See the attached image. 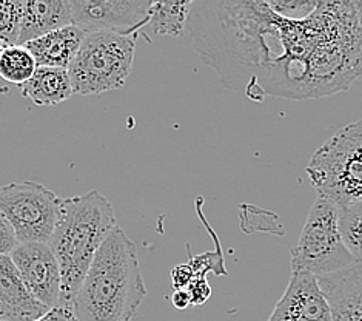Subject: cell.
Returning <instances> with one entry per match:
<instances>
[{
  "instance_id": "cell-1",
  "label": "cell",
  "mask_w": 362,
  "mask_h": 321,
  "mask_svg": "<svg viewBox=\"0 0 362 321\" xmlns=\"http://www.w3.org/2000/svg\"><path fill=\"white\" fill-rule=\"evenodd\" d=\"M187 30L222 85L253 101L329 96L362 74V2H319L300 22L267 2H193Z\"/></svg>"
},
{
  "instance_id": "cell-2",
  "label": "cell",
  "mask_w": 362,
  "mask_h": 321,
  "mask_svg": "<svg viewBox=\"0 0 362 321\" xmlns=\"http://www.w3.org/2000/svg\"><path fill=\"white\" fill-rule=\"evenodd\" d=\"M145 297L136 244L116 225L85 275L74 314L79 321H133Z\"/></svg>"
},
{
  "instance_id": "cell-3",
  "label": "cell",
  "mask_w": 362,
  "mask_h": 321,
  "mask_svg": "<svg viewBox=\"0 0 362 321\" xmlns=\"http://www.w3.org/2000/svg\"><path fill=\"white\" fill-rule=\"evenodd\" d=\"M116 225L113 204L99 190L62 199L59 220L48 242L62 274L60 308L73 309L94 257Z\"/></svg>"
},
{
  "instance_id": "cell-4",
  "label": "cell",
  "mask_w": 362,
  "mask_h": 321,
  "mask_svg": "<svg viewBox=\"0 0 362 321\" xmlns=\"http://www.w3.org/2000/svg\"><path fill=\"white\" fill-rule=\"evenodd\" d=\"M305 170L319 198L338 207L362 201V119L322 144Z\"/></svg>"
},
{
  "instance_id": "cell-5",
  "label": "cell",
  "mask_w": 362,
  "mask_h": 321,
  "mask_svg": "<svg viewBox=\"0 0 362 321\" xmlns=\"http://www.w3.org/2000/svg\"><path fill=\"white\" fill-rule=\"evenodd\" d=\"M137 38L110 31L85 34L68 67L74 94L98 96L122 89L132 74Z\"/></svg>"
},
{
  "instance_id": "cell-6",
  "label": "cell",
  "mask_w": 362,
  "mask_h": 321,
  "mask_svg": "<svg viewBox=\"0 0 362 321\" xmlns=\"http://www.w3.org/2000/svg\"><path fill=\"white\" fill-rule=\"evenodd\" d=\"M338 213L339 207L329 199H315L298 244L290 252L291 272L322 278L356 264L341 237Z\"/></svg>"
},
{
  "instance_id": "cell-7",
  "label": "cell",
  "mask_w": 362,
  "mask_h": 321,
  "mask_svg": "<svg viewBox=\"0 0 362 321\" xmlns=\"http://www.w3.org/2000/svg\"><path fill=\"white\" fill-rule=\"evenodd\" d=\"M60 204L62 199L34 181L0 187V213L10 223L19 244H48L59 220Z\"/></svg>"
},
{
  "instance_id": "cell-8",
  "label": "cell",
  "mask_w": 362,
  "mask_h": 321,
  "mask_svg": "<svg viewBox=\"0 0 362 321\" xmlns=\"http://www.w3.org/2000/svg\"><path fill=\"white\" fill-rule=\"evenodd\" d=\"M151 0H68L73 25L85 34L110 31L139 36L148 27Z\"/></svg>"
},
{
  "instance_id": "cell-9",
  "label": "cell",
  "mask_w": 362,
  "mask_h": 321,
  "mask_svg": "<svg viewBox=\"0 0 362 321\" xmlns=\"http://www.w3.org/2000/svg\"><path fill=\"white\" fill-rule=\"evenodd\" d=\"M10 257L33 297L48 309L60 308L62 274L51 247L44 242H23Z\"/></svg>"
},
{
  "instance_id": "cell-10",
  "label": "cell",
  "mask_w": 362,
  "mask_h": 321,
  "mask_svg": "<svg viewBox=\"0 0 362 321\" xmlns=\"http://www.w3.org/2000/svg\"><path fill=\"white\" fill-rule=\"evenodd\" d=\"M267 321H334L332 308L315 275L291 272L282 298Z\"/></svg>"
},
{
  "instance_id": "cell-11",
  "label": "cell",
  "mask_w": 362,
  "mask_h": 321,
  "mask_svg": "<svg viewBox=\"0 0 362 321\" xmlns=\"http://www.w3.org/2000/svg\"><path fill=\"white\" fill-rule=\"evenodd\" d=\"M48 310L23 284L11 257H0V321H36Z\"/></svg>"
},
{
  "instance_id": "cell-12",
  "label": "cell",
  "mask_w": 362,
  "mask_h": 321,
  "mask_svg": "<svg viewBox=\"0 0 362 321\" xmlns=\"http://www.w3.org/2000/svg\"><path fill=\"white\" fill-rule=\"evenodd\" d=\"M334 321H362V264L317 278Z\"/></svg>"
},
{
  "instance_id": "cell-13",
  "label": "cell",
  "mask_w": 362,
  "mask_h": 321,
  "mask_svg": "<svg viewBox=\"0 0 362 321\" xmlns=\"http://www.w3.org/2000/svg\"><path fill=\"white\" fill-rule=\"evenodd\" d=\"M73 25L68 0H27L17 45H25L45 34Z\"/></svg>"
},
{
  "instance_id": "cell-14",
  "label": "cell",
  "mask_w": 362,
  "mask_h": 321,
  "mask_svg": "<svg viewBox=\"0 0 362 321\" xmlns=\"http://www.w3.org/2000/svg\"><path fill=\"white\" fill-rule=\"evenodd\" d=\"M83 38L85 33L79 27L70 25V27L51 31L45 36L25 43L23 47L33 55L37 67L66 68L68 70L81 48Z\"/></svg>"
},
{
  "instance_id": "cell-15",
  "label": "cell",
  "mask_w": 362,
  "mask_h": 321,
  "mask_svg": "<svg viewBox=\"0 0 362 321\" xmlns=\"http://www.w3.org/2000/svg\"><path fill=\"white\" fill-rule=\"evenodd\" d=\"M22 96L31 99L36 106L51 107L70 99L74 90L66 68L37 67L31 79L23 84Z\"/></svg>"
},
{
  "instance_id": "cell-16",
  "label": "cell",
  "mask_w": 362,
  "mask_h": 321,
  "mask_svg": "<svg viewBox=\"0 0 362 321\" xmlns=\"http://www.w3.org/2000/svg\"><path fill=\"white\" fill-rule=\"evenodd\" d=\"M193 2L175 0V2H153L150 5L148 27L156 36L179 38L187 28Z\"/></svg>"
},
{
  "instance_id": "cell-17",
  "label": "cell",
  "mask_w": 362,
  "mask_h": 321,
  "mask_svg": "<svg viewBox=\"0 0 362 321\" xmlns=\"http://www.w3.org/2000/svg\"><path fill=\"white\" fill-rule=\"evenodd\" d=\"M37 70L33 55L23 45L5 47L0 53V77L14 85L27 84Z\"/></svg>"
},
{
  "instance_id": "cell-18",
  "label": "cell",
  "mask_w": 362,
  "mask_h": 321,
  "mask_svg": "<svg viewBox=\"0 0 362 321\" xmlns=\"http://www.w3.org/2000/svg\"><path fill=\"white\" fill-rule=\"evenodd\" d=\"M338 220L344 244L355 261L362 264V201L341 205Z\"/></svg>"
},
{
  "instance_id": "cell-19",
  "label": "cell",
  "mask_w": 362,
  "mask_h": 321,
  "mask_svg": "<svg viewBox=\"0 0 362 321\" xmlns=\"http://www.w3.org/2000/svg\"><path fill=\"white\" fill-rule=\"evenodd\" d=\"M23 16L22 0H0V42L17 45Z\"/></svg>"
},
{
  "instance_id": "cell-20",
  "label": "cell",
  "mask_w": 362,
  "mask_h": 321,
  "mask_svg": "<svg viewBox=\"0 0 362 321\" xmlns=\"http://www.w3.org/2000/svg\"><path fill=\"white\" fill-rule=\"evenodd\" d=\"M267 5L282 19L300 22L308 19L317 10L319 2L316 0H267Z\"/></svg>"
},
{
  "instance_id": "cell-21",
  "label": "cell",
  "mask_w": 362,
  "mask_h": 321,
  "mask_svg": "<svg viewBox=\"0 0 362 321\" xmlns=\"http://www.w3.org/2000/svg\"><path fill=\"white\" fill-rule=\"evenodd\" d=\"M187 292L192 298V306H201L204 303L210 298L211 288L209 281H206L205 275H196L194 280L189 283L187 288Z\"/></svg>"
},
{
  "instance_id": "cell-22",
  "label": "cell",
  "mask_w": 362,
  "mask_h": 321,
  "mask_svg": "<svg viewBox=\"0 0 362 321\" xmlns=\"http://www.w3.org/2000/svg\"><path fill=\"white\" fill-rule=\"evenodd\" d=\"M17 244H19V242H17L13 227L10 223L4 218V215L0 213V257L11 255Z\"/></svg>"
},
{
  "instance_id": "cell-23",
  "label": "cell",
  "mask_w": 362,
  "mask_h": 321,
  "mask_svg": "<svg viewBox=\"0 0 362 321\" xmlns=\"http://www.w3.org/2000/svg\"><path fill=\"white\" fill-rule=\"evenodd\" d=\"M194 271L193 267L187 264H177L171 269V283H173L175 289H187L189 283L194 280Z\"/></svg>"
},
{
  "instance_id": "cell-24",
  "label": "cell",
  "mask_w": 362,
  "mask_h": 321,
  "mask_svg": "<svg viewBox=\"0 0 362 321\" xmlns=\"http://www.w3.org/2000/svg\"><path fill=\"white\" fill-rule=\"evenodd\" d=\"M36 321H79V320H77L73 309L62 306V308H54L48 310L44 317Z\"/></svg>"
},
{
  "instance_id": "cell-25",
  "label": "cell",
  "mask_w": 362,
  "mask_h": 321,
  "mask_svg": "<svg viewBox=\"0 0 362 321\" xmlns=\"http://www.w3.org/2000/svg\"><path fill=\"white\" fill-rule=\"evenodd\" d=\"M171 305L177 310H185L188 306H192V298H189L187 289H175L171 295Z\"/></svg>"
},
{
  "instance_id": "cell-26",
  "label": "cell",
  "mask_w": 362,
  "mask_h": 321,
  "mask_svg": "<svg viewBox=\"0 0 362 321\" xmlns=\"http://www.w3.org/2000/svg\"><path fill=\"white\" fill-rule=\"evenodd\" d=\"M5 47H6V45H5V43H4V42H0V53H2V50H4Z\"/></svg>"
}]
</instances>
